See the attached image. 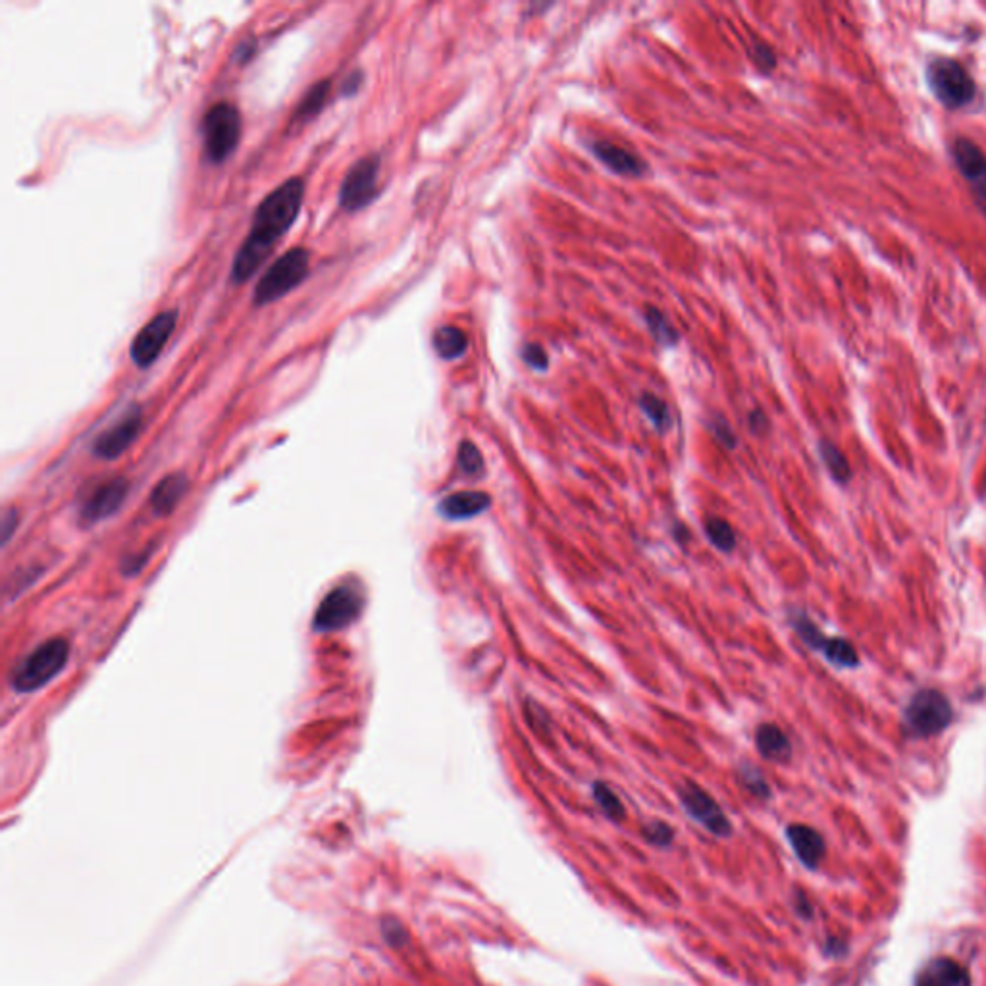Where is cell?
Wrapping results in <instances>:
<instances>
[{
  "mask_svg": "<svg viewBox=\"0 0 986 986\" xmlns=\"http://www.w3.org/2000/svg\"><path fill=\"white\" fill-rule=\"evenodd\" d=\"M952 156L971 191H973L979 207L986 214V156L973 141L963 137L953 141Z\"/></svg>",
  "mask_w": 986,
  "mask_h": 986,
  "instance_id": "7c38bea8",
  "label": "cell"
},
{
  "mask_svg": "<svg viewBox=\"0 0 986 986\" xmlns=\"http://www.w3.org/2000/svg\"><path fill=\"white\" fill-rule=\"evenodd\" d=\"M703 528H705V536H708V540L713 543V546L718 551H723V553L734 551L736 534H734L732 526L725 519L711 517V519L705 521Z\"/></svg>",
  "mask_w": 986,
  "mask_h": 986,
  "instance_id": "484cf974",
  "label": "cell"
},
{
  "mask_svg": "<svg viewBox=\"0 0 986 986\" xmlns=\"http://www.w3.org/2000/svg\"><path fill=\"white\" fill-rule=\"evenodd\" d=\"M434 349L441 359L453 361L468 349V337L457 326H444L434 333Z\"/></svg>",
  "mask_w": 986,
  "mask_h": 986,
  "instance_id": "44dd1931",
  "label": "cell"
},
{
  "mask_svg": "<svg viewBox=\"0 0 986 986\" xmlns=\"http://www.w3.org/2000/svg\"><path fill=\"white\" fill-rule=\"evenodd\" d=\"M70 661V643L52 638L37 645L12 672V688L20 694L41 690L61 674Z\"/></svg>",
  "mask_w": 986,
  "mask_h": 986,
  "instance_id": "3957f363",
  "label": "cell"
},
{
  "mask_svg": "<svg viewBox=\"0 0 986 986\" xmlns=\"http://www.w3.org/2000/svg\"><path fill=\"white\" fill-rule=\"evenodd\" d=\"M819 653H822L836 669H858L861 665L856 645L840 636H827L819 647Z\"/></svg>",
  "mask_w": 986,
  "mask_h": 986,
  "instance_id": "ffe728a7",
  "label": "cell"
},
{
  "mask_svg": "<svg viewBox=\"0 0 986 986\" xmlns=\"http://www.w3.org/2000/svg\"><path fill=\"white\" fill-rule=\"evenodd\" d=\"M738 778L742 786L756 796L757 800H769L771 798V786L765 780L763 773L752 763H742L738 767Z\"/></svg>",
  "mask_w": 986,
  "mask_h": 986,
  "instance_id": "4316f807",
  "label": "cell"
},
{
  "mask_svg": "<svg viewBox=\"0 0 986 986\" xmlns=\"http://www.w3.org/2000/svg\"><path fill=\"white\" fill-rule=\"evenodd\" d=\"M364 607V597L352 586H340L320 601L315 615L316 632L343 630L355 623Z\"/></svg>",
  "mask_w": 986,
  "mask_h": 986,
  "instance_id": "ba28073f",
  "label": "cell"
},
{
  "mask_svg": "<svg viewBox=\"0 0 986 986\" xmlns=\"http://www.w3.org/2000/svg\"><path fill=\"white\" fill-rule=\"evenodd\" d=\"M492 505V495L485 492H457L444 497L437 505L439 517L447 521L474 519Z\"/></svg>",
  "mask_w": 986,
  "mask_h": 986,
  "instance_id": "2e32d148",
  "label": "cell"
},
{
  "mask_svg": "<svg viewBox=\"0 0 986 986\" xmlns=\"http://www.w3.org/2000/svg\"><path fill=\"white\" fill-rule=\"evenodd\" d=\"M129 492L127 480L124 478H112L105 484H100L99 488L85 499L81 507V519L85 522H100L120 509L126 502Z\"/></svg>",
  "mask_w": 986,
  "mask_h": 986,
  "instance_id": "4fadbf2b",
  "label": "cell"
},
{
  "mask_svg": "<svg viewBox=\"0 0 986 986\" xmlns=\"http://www.w3.org/2000/svg\"><path fill=\"white\" fill-rule=\"evenodd\" d=\"M204 153L214 164L230 158L241 137V114L230 102H218L202 120Z\"/></svg>",
  "mask_w": 986,
  "mask_h": 986,
  "instance_id": "8992f818",
  "label": "cell"
},
{
  "mask_svg": "<svg viewBox=\"0 0 986 986\" xmlns=\"http://www.w3.org/2000/svg\"><path fill=\"white\" fill-rule=\"evenodd\" d=\"M311 268V255L306 249H291L279 257L272 267L262 274L255 287V305L264 306L282 299L291 289H296Z\"/></svg>",
  "mask_w": 986,
  "mask_h": 986,
  "instance_id": "277c9868",
  "label": "cell"
},
{
  "mask_svg": "<svg viewBox=\"0 0 986 986\" xmlns=\"http://www.w3.org/2000/svg\"><path fill=\"white\" fill-rule=\"evenodd\" d=\"M756 747L763 759L773 763H786L792 757L790 738L773 723H763L756 728Z\"/></svg>",
  "mask_w": 986,
  "mask_h": 986,
  "instance_id": "d6986e66",
  "label": "cell"
},
{
  "mask_svg": "<svg viewBox=\"0 0 986 986\" xmlns=\"http://www.w3.org/2000/svg\"><path fill=\"white\" fill-rule=\"evenodd\" d=\"M380 156L368 155L351 166L340 189V204L347 212H355L371 204L378 193Z\"/></svg>",
  "mask_w": 986,
  "mask_h": 986,
  "instance_id": "9c48e42d",
  "label": "cell"
},
{
  "mask_svg": "<svg viewBox=\"0 0 986 986\" xmlns=\"http://www.w3.org/2000/svg\"><path fill=\"white\" fill-rule=\"evenodd\" d=\"M457 466L468 478L484 476V457L473 441H461L457 449Z\"/></svg>",
  "mask_w": 986,
  "mask_h": 986,
  "instance_id": "83f0119b",
  "label": "cell"
},
{
  "mask_svg": "<svg viewBox=\"0 0 986 986\" xmlns=\"http://www.w3.org/2000/svg\"><path fill=\"white\" fill-rule=\"evenodd\" d=\"M362 85V71H352L347 76V80L343 81V87H342V93L345 97H351L355 95L359 91V87Z\"/></svg>",
  "mask_w": 986,
  "mask_h": 986,
  "instance_id": "e575fe53",
  "label": "cell"
},
{
  "mask_svg": "<svg viewBox=\"0 0 986 986\" xmlns=\"http://www.w3.org/2000/svg\"><path fill=\"white\" fill-rule=\"evenodd\" d=\"M524 715H526V720L530 728H532L538 736H541V738H549L551 734V718L548 715V711L541 708L540 703H536L534 700H526L524 703Z\"/></svg>",
  "mask_w": 986,
  "mask_h": 986,
  "instance_id": "4dcf8cb0",
  "label": "cell"
},
{
  "mask_svg": "<svg viewBox=\"0 0 986 986\" xmlns=\"http://www.w3.org/2000/svg\"><path fill=\"white\" fill-rule=\"evenodd\" d=\"M522 359L526 361L528 366L536 368V371H546V368L549 366L548 352L540 343H526L522 347Z\"/></svg>",
  "mask_w": 986,
  "mask_h": 986,
  "instance_id": "d6a6232c",
  "label": "cell"
},
{
  "mask_svg": "<svg viewBox=\"0 0 986 986\" xmlns=\"http://www.w3.org/2000/svg\"><path fill=\"white\" fill-rule=\"evenodd\" d=\"M640 407L659 432H665L669 428L671 415H669V407L663 399H659V397L653 393H643L640 397Z\"/></svg>",
  "mask_w": 986,
  "mask_h": 986,
  "instance_id": "f1b7e54d",
  "label": "cell"
},
{
  "mask_svg": "<svg viewBox=\"0 0 986 986\" xmlns=\"http://www.w3.org/2000/svg\"><path fill=\"white\" fill-rule=\"evenodd\" d=\"M592 151L603 162V164H606L607 168H611L613 172L621 174V175L638 178V175H642L645 172L643 160L638 158L636 155H632L630 151L623 149V146H619V145H613L609 141H597V143H594Z\"/></svg>",
  "mask_w": 986,
  "mask_h": 986,
  "instance_id": "e0dca14e",
  "label": "cell"
},
{
  "mask_svg": "<svg viewBox=\"0 0 986 986\" xmlns=\"http://www.w3.org/2000/svg\"><path fill=\"white\" fill-rule=\"evenodd\" d=\"M679 800L684 812L709 834L718 838L732 834V822L708 790H703L691 780H684L679 786Z\"/></svg>",
  "mask_w": 986,
  "mask_h": 986,
  "instance_id": "52a82bcc",
  "label": "cell"
},
{
  "mask_svg": "<svg viewBox=\"0 0 986 986\" xmlns=\"http://www.w3.org/2000/svg\"><path fill=\"white\" fill-rule=\"evenodd\" d=\"M796 909L800 911V914H802L803 917H809V916H812V906H809V904H807V900H805V896H803V894H798V904H796Z\"/></svg>",
  "mask_w": 986,
  "mask_h": 986,
  "instance_id": "74e56055",
  "label": "cell"
},
{
  "mask_svg": "<svg viewBox=\"0 0 986 986\" xmlns=\"http://www.w3.org/2000/svg\"><path fill=\"white\" fill-rule=\"evenodd\" d=\"M592 796L596 800V803L599 805V809L603 813H606L611 821L615 822H621L626 819V809L623 805V802L619 800V796L606 784L601 783V780H597V783L592 784Z\"/></svg>",
  "mask_w": 986,
  "mask_h": 986,
  "instance_id": "cb8c5ba5",
  "label": "cell"
},
{
  "mask_svg": "<svg viewBox=\"0 0 986 986\" xmlns=\"http://www.w3.org/2000/svg\"><path fill=\"white\" fill-rule=\"evenodd\" d=\"M642 834L647 842L659 848H667L674 838V831L667 825L665 821H659V819L647 822V825L642 829Z\"/></svg>",
  "mask_w": 986,
  "mask_h": 986,
  "instance_id": "1f68e13d",
  "label": "cell"
},
{
  "mask_svg": "<svg viewBox=\"0 0 986 986\" xmlns=\"http://www.w3.org/2000/svg\"><path fill=\"white\" fill-rule=\"evenodd\" d=\"M141 426H143L141 408L131 407L127 413L112 426V428L105 430L97 437L93 446L97 457L105 461H114L120 457V455H124V451H127L131 444L137 439Z\"/></svg>",
  "mask_w": 986,
  "mask_h": 986,
  "instance_id": "8fae6325",
  "label": "cell"
},
{
  "mask_svg": "<svg viewBox=\"0 0 986 986\" xmlns=\"http://www.w3.org/2000/svg\"><path fill=\"white\" fill-rule=\"evenodd\" d=\"M12 524H14V526H16V514H14V511H6V512H5V519H3V532H5V541H8V540H10V536H12V532H14V528H12Z\"/></svg>",
  "mask_w": 986,
  "mask_h": 986,
  "instance_id": "8d00e7d4",
  "label": "cell"
},
{
  "mask_svg": "<svg viewBox=\"0 0 986 986\" xmlns=\"http://www.w3.org/2000/svg\"><path fill=\"white\" fill-rule=\"evenodd\" d=\"M711 430H713V434L717 436V439L720 441V444H725L727 447H734V446H736V436H734V432L730 430V426H728L723 418H718V417H717V418L711 422Z\"/></svg>",
  "mask_w": 986,
  "mask_h": 986,
  "instance_id": "836d02e7",
  "label": "cell"
},
{
  "mask_svg": "<svg viewBox=\"0 0 986 986\" xmlns=\"http://www.w3.org/2000/svg\"><path fill=\"white\" fill-rule=\"evenodd\" d=\"M187 490V478L180 473L162 478L151 492L149 503L156 517H168L180 505Z\"/></svg>",
  "mask_w": 986,
  "mask_h": 986,
  "instance_id": "ac0fdd59",
  "label": "cell"
},
{
  "mask_svg": "<svg viewBox=\"0 0 986 986\" xmlns=\"http://www.w3.org/2000/svg\"><path fill=\"white\" fill-rule=\"evenodd\" d=\"M749 426H752V430L761 434L765 428H767V417H765L761 410H754L752 415H749Z\"/></svg>",
  "mask_w": 986,
  "mask_h": 986,
  "instance_id": "d590c367",
  "label": "cell"
},
{
  "mask_svg": "<svg viewBox=\"0 0 986 986\" xmlns=\"http://www.w3.org/2000/svg\"><path fill=\"white\" fill-rule=\"evenodd\" d=\"M790 624L807 647H812L813 652H819V647L825 642L827 634H822V630L803 611H792Z\"/></svg>",
  "mask_w": 986,
  "mask_h": 986,
  "instance_id": "d4e9b609",
  "label": "cell"
},
{
  "mask_svg": "<svg viewBox=\"0 0 986 986\" xmlns=\"http://www.w3.org/2000/svg\"><path fill=\"white\" fill-rule=\"evenodd\" d=\"M330 91H332V81L330 80H322V81L315 83L311 89L306 91L303 100L299 102L296 116H293V122L303 124L306 120H311V117H315L324 108V105H326Z\"/></svg>",
  "mask_w": 986,
  "mask_h": 986,
  "instance_id": "7402d4cb",
  "label": "cell"
},
{
  "mask_svg": "<svg viewBox=\"0 0 986 986\" xmlns=\"http://www.w3.org/2000/svg\"><path fill=\"white\" fill-rule=\"evenodd\" d=\"M786 838L793 853H796L798 859L807 867V869H817L827 851L825 838L821 836V832H817L813 827L800 825V822H796V825H790L786 829Z\"/></svg>",
  "mask_w": 986,
  "mask_h": 986,
  "instance_id": "9a60e30c",
  "label": "cell"
},
{
  "mask_svg": "<svg viewBox=\"0 0 986 986\" xmlns=\"http://www.w3.org/2000/svg\"><path fill=\"white\" fill-rule=\"evenodd\" d=\"M819 455L822 463H825L827 470L831 473V476L838 482V484H848L851 480V466L846 459V455L838 449L834 444H831V441L822 439L819 444Z\"/></svg>",
  "mask_w": 986,
  "mask_h": 986,
  "instance_id": "603a6c76",
  "label": "cell"
},
{
  "mask_svg": "<svg viewBox=\"0 0 986 986\" xmlns=\"http://www.w3.org/2000/svg\"><path fill=\"white\" fill-rule=\"evenodd\" d=\"M916 986H971V977L960 962L940 955L921 967Z\"/></svg>",
  "mask_w": 986,
  "mask_h": 986,
  "instance_id": "5bb4252c",
  "label": "cell"
},
{
  "mask_svg": "<svg viewBox=\"0 0 986 986\" xmlns=\"http://www.w3.org/2000/svg\"><path fill=\"white\" fill-rule=\"evenodd\" d=\"M926 83L946 108H963L975 99V81L967 70L952 58H936L926 66Z\"/></svg>",
  "mask_w": 986,
  "mask_h": 986,
  "instance_id": "5b68a950",
  "label": "cell"
},
{
  "mask_svg": "<svg viewBox=\"0 0 986 986\" xmlns=\"http://www.w3.org/2000/svg\"><path fill=\"white\" fill-rule=\"evenodd\" d=\"M645 318H647V326H650L653 337L659 343L674 345L676 342H679V333H676V330L671 326L665 315H661L657 308H650Z\"/></svg>",
  "mask_w": 986,
  "mask_h": 986,
  "instance_id": "f546056e",
  "label": "cell"
},
{
  "mask_svg": "<svg viewBox=\"0 0 986 986\" xmlns=\"http://www.w3.org/2000/svg\"><path fill=\"white\" fill-rule=\"evenodd\" d=\"M953 723V708L950 700L934 688H923L909 698L902 725L906 736L914 740L933 738L944 732Z\"/></svg>",
  "mask_w": 986,
  "mask_h": 986,
  "instance_id": "7a4b0ae2",
  "label": "cell"
},
{
  "mask_svg": "<svg viewBox=\"0 0 986 986\" xmlns=\"http://www.w3.org/2000/svg\"><path fill=\"white\" fill-rule=\"evenodd\" d=\"M305 197V183L301 178H291L279 185L264 199L255 212L251 231L235 255L231 277L235 284H243L251 277L260 264L267 260L279 238L296 222Z\"/></svg>",
  "mask_w": 986,
  "mask_h": 986,
  "instance_id": "6da1fadb",
  "label": "cell"
},
{
  "mask_svg": "<svg viewBox=\"0 0 986 986\" xmlns=\"http://www.w3.org/2000/svg\"><path fill=\"white\" fill-rule=\"evenodd\" d=\"M175 322H178V313L164 311L151 318L139 330L129 347V355L139 368L151 366L158 359L175 330Z\"/></svg>",
  "mask_w": 986,
  "mask_h": 986,
  "instance_id": "30bf717a",
  "label": "cell"
}]
</instances>
